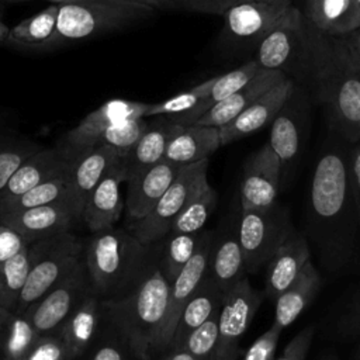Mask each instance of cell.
I'll return each mask as SVG.
<instances>
[{
    "instance_id": "cell-13",
    "label": "cell",
    "mask_w": 360,
    "mask_h": 360,
    "mask_svg": "<svg viewBox=\"0 0 360 360\" xmlns=\"http://www.w3.org/2000/svg\"><path fill=\"white\" fill-rule=\"evenodd\" d=\"M212 243L214 233L211 231H202V236L194 256L170 284L167 311L158 339V352H166L169 349L179 316L184 305L194 295V292L198 290L200 284L208 274Z\"/></svg>"
},
{
    "instance_id": "cell-34",
    "label": "cell",
    "mask_w": 360,
    "mask_h": 360,
    "mask_svg": "<svg viewBox=\"0 0 360 360\" xmlns=\"http://www.w3.org/2000/svg\"><path fill=\"white\" fill-rule=\"evenodd\" d=\"M32 262L31 242L14 257L0 266V305L15 309L20 294L27 283Z\"/></svg>"
},
{
    "instance_id": "cell-27",
    "label": "cell",
    "mask_w": 360,
    "mask_h": 360,
    "mask_svg": "<svg viewBox=\"0 0 360 360\" xmlns=\"http://www.w3.org/2000/svg\"><path fill=\"white\" fill-rule=\"evenodd\" d=\"M101 318L103 300L93 288L72 311L58 332L66 343L73 360L80 359L93 345Z\"/></svg>"
},
{
    "instance_id": "cell-29",
    "label": "cell",
    "mask_w": 360,
    "mask_h": 360,
    "mask_svg": "<svg viewBox=\"0 0 360 360\" xmlns=\"http://www.w3.org/2000/svg\"><path fill=\"white\" fill-rule=\"evenodd\" d=\"M224 300V292L215 284V281L207 274L198 290L184 305L169 349H179L183 346L187 336L208 321L211 316L219 312ZM167 349V350H169Z\"/></svg>"
},
{
    "instance_id": "cell-40",
    "label": "cell",
    "mask_w": 360,
    "mask_h": 360,
    "mask_svg": "<svg viewBox=\"0 0 360 360\" xmlns=\"http://www.w3.org/2000/svg\"><path fill=\"white\" fill-rule=\"evenodd\" d=\"M211 83H212V77L165 101L149 104L145 118L156 117V115H165L172 118V117H177L188 112L191 108H194L198 104V101H201L205 97V94L210 91Z\"/></svg>"
},
{
    "instance_id": "cell-17",
    "label": "cell",
    "mask_w": 360,
    "mask_h": 360,
    "mask_svg": "<svg viewBox=\"0 0 360 360\" xmlns=\"http://www.w3.org/2000/svg\"><path fill=\"white\" fill-rule=\"evenodd\" d=\"M72 152L65 145L41 148L13 173L6 187L0 191V204H4L30 188L69 172Z\"/></svg>"
},
{
    "instance_id": "cell-6",
    "label": "cell",
    "mask_w": 360,
    "mask_h": 360,
    "mask_svg": "<svg viewBox=\"0 0 360 360\" xmlns=\"http://www.w3.org/2000/svg\"><path fill=\"white\" fill-rule=\"evenodd\" d=\"M31 249L30 274L17 302V311L20 312H24L77 266L84 257L86 243L66 231L32 240Z\"/></svg>"
},
{
    "instance_id": "cell-44",
    "label": "cell",
    "mask_w": 360,
    "mask_h": 360,
    "mask_svg": "<svg viewBox=\"0 0 360 360\" xmlns=\"http://www.w3.org/2000/svg\"><path fill=\"white\" fill-rule=\"evenodd\" d=\"M281 332L283 330L280 328L271 323V326L250 345L242 360H274Z\"/></svg>"
},
{
    "instance_id": "cell-48",
    "label": "cell",
    "mask_w": 360,
    "mask_h": 360,
    "mask_svg": "<svg viewBox=\"0 0 360 360\" xmlns=\"http://www.w3.org/2000/svg\"><path fill=\"white\" fill-rule=\"evenodd\" d=\"M129 347L121 340L117 339H105L101 340L91 352L89 360H129Z\"/></svg>"
},
{
    "instance_id": "cell-36",
    "label": "cell",
    "mask_w": 360,
    "mask_h": 360,
    "mask_svg": "<svg viewBox=\"0 0 360 360\" xmlns=\"http://www.w3.org/2000/svg\"><path fill=\"white\" fill-rule=\"evenodd\" d=\"M170 238L162 250L158 255V266L165 276V278L172 284L183 267L190 262L194 256L202 231L200 233H169Z\"/></svg>"
},
{
    "instance_id": "cell-33",
    "label": "cell",
    "mask_w": 360,
    "mask_h": 360,
    "mask_svg": "<svg viewBox=\"0 0 360 360\" xmlns=\"http://www.w3.org/2000/svg\"><path fill=\"white\" fill-rule=\"evenodd\" d=\"M311 22L329 35H346L360 27V11L356 0H322Z\"/></svg>"
},
{
    "instance_id": "cell-1",
    "label": "cell",
    "mask_w": 360,
    "mask_h": 360,
    "mask_svg": "<svg viewBox=\"0 0 360 360\" xmlns=\"http://www.w3.org/2000/svg\"><path fill=\"white\" fill-rule=\"evenodd\" d=\"M332 135L312 173L307 236L322 266L336 271L346 266L354 253L360 218L350 181V148L345 139L333 132Z\"/></svg>"
},
{
    "instance_id": "cell-53",
    "label": "cell",
    "mask_w": 360,
    "mask_h": 360,
    "mask_svg": "<svg viewBox=\"0 0 360 360\" xmlns=\"http://www.w3.org/2000/svg\"><path fill=\"white\" fill-rule=\"evenodd\" d=\"M321 3H322V0H305L302 13L309 21H312L316 17V14L319 11V7H321Z\"/></svg>"
},
{
    "instance_id": "cell-57",
    "label": "cell",
    "mask_w": 360,
    "mask_h": 360,
    "mask_svg": "<svg viewBox=\"0 0 360 360\" xmlns=\"http://www.w3.org/2000/svg\"><path fill=\"white\" fill-rule=\"evenodd\" d=\"M322 360H338L335 356H329V357H325V359H322Z\"/></svg>"
},
{
    "instance_id": "cell-28",
    "label": "cell",
    "mask_w": 360,
    "mask_h": 360,
    "mask_svg": "<svg viewBox=\"0 0 360 360\" xmlns=\"http://www.w3.org/2000/svg\"><path fill=\"white\" fill-rule=\"evenodd\" d=\"M221 145L219 128L204 125H181L170 139L165 160L186 166L208 159Z\"/></svg>"
},
{
    "instance_id": "cell-35",
    "label": "cell",
    "mask_w": 360,
    "mask_h": 360,
    "mask_svg": "<svg viewBox=\"0 0 360 360\" xmlns=\"http://www.w3.org/2000/svg\"><path fill=\"white\" fill-rule=\"evenodd\" d=\"M58 14L59 4H51L38 14L24 18L10 30L7 41L27 46H42L56 28Z\"/></svg>"
},
{
    "instance_id": "cell-22",
    "label": "cell",
    "mask_w": 360,
    "mask_h": 360,
    "mask_svg": "<svg viewBox=\"0 0 360 360\" xmlns=\"http://www.w3.org/2000/svg\"><path fill=\"white\" fill-rule=\"evenodd\" d=\"M70 152L72 159L68 173L70 197L82 214L89 195L107 173L110 166L121 158V155L107 145L70 149Z\"/></svg>"
},
{
    "instance_id": "cell-49",
    "label": "cell",
    "mask_w": 360,
    "mask_h": 360,
    "mask_svg": "<svg viewBox=\"0 0 360 360\" xmlns=\"http://www.w3.org/2000/svg\"><path fill=\"white\" fill-rule=\"evenodd\" d=\"M340 332L347 336L360 333V291L354 295L340 321Z\"/></svg>"
},
{
    "instance_id": "cell-37",
    "label": "cell",
    "mask_w": 360,
    "mask_h": 360,
    "mask_svg": "<svg viewBox=\"0 0 360 360\" xmlns=\"http://www.w3.org/2000/svg\"><path fill=\"white\" fill-rule=\"evenodd\" d=\"M68 173L52 177L46 181L30 188L24 194H21L4 204H0V214L8 212V211H20V210H27V208H32V207L46 205V204L56 202V201H60L65 198H72Z\"/></svg>"
},
{
    "instance_id": "cell-23",
    "label": "cell",
    "mask_w": 360,
    "mask_h": 360,
    "mask_svg": "<svg viewBox=\"0 0 360 360\" xmlns=\"http://www.w3.org/2000/svg\"><path fill=\"white\" fill-rule=\"evenodd\" d=\"M181 167L163 159L148 170L128 179L125 197L128 218L135 222L145 218L174 181Z\"/></svg>"
},
{
    "instance_id": "cell-54",
    "label": "cell",
    "mask_w": 360,
    "mask_h": 360,
    "mask_svg": "<svg viewBox=\"0 0 360 360\" xmlns=\"http://www.w3.org/2000/svg\"><path fill=\"white\" fill-rule=\"evenodd\" d=\"M8 32H10L8 27H7V25L0 20V42H3V41H6V39H7Z\"/></svg>"
},
{
    "instance_id": "cell-30",
    "label": "cell",
    "mask_w": 360,
    "mask_h": 360,
    "mask_svg": "<svg viewBox=\"0 0 360 360\" xmlns=\"http://www.w3.org/2000/svg\"><path fill=\"white\" fill-rule=\"evenodd\" d=\"M322 285L318 269L309 260L294 283L276 298V314L273 325L281 330L291 325L298 315L311 304Z\"/></svg>"
},
{
    "instance_id": "cell-45",
    "label": "cell",
    "mask_w": 360,
    "mask_h": 360,
    "mask_svg": "<svg viewBox=\"0 0 360 360\" xmlns=\"http://www.w3.org/2000/svg\"><path fill=\"white\" fill-rule=\"evenodd\" d=\"M250 1H263V0H169L172 6L183 7L195 13L217 14V15H224L229 8L243 3H250Z\"/></svg>"
},
{
    "instance_id": "cell-31",
    "label": "cell",
    "mask_w": 360,
    "mask_h": 360,
    "mask_svg": "<svg viewBox=\"0 0 360 360\" xmlns=\"http://www.w3.org/2000/svg\"><path fill=\"white\" fill-rule=\"evenodd\" d=\"M259 69H260L259 63L255 59H252L243 63L242 66L236 68L235 70L212 77L210 91L205 94V97L201 101H198V104L194 108H191L188 112L173 117L170 120L180 125L195 124V121L200 120L211 107H214L217 103L226 98L228 96L233 94L239 89H242L257 73Z\"/></svg>"
},
{
    "instance_id": "cell-32",
    "label": "cell",
    "mask_w": 360,
    "mask_h": 360,
    "mask_svg": "<svg viewBox=\"0 0 360 360\" xmlns=\"http://www.w3.org/2000/svg\"><path fill=\"white\" fill-rule=\"evenodd\" d=\"M37 336L24 312L0 305V360H24Z\"/></svg>"
},
{
    "instance_id": "cell-3",
    "label": "cell",
    "mask_w": 360,
    "mask_h": 360,
    "mask_svg": "<svg viewBox=\"0 0 360 360\" xmlns=\"http://www.w3.org/2000/svg\"><path fill=\"white\" fill-rule=\"evenodd\" d=\"M169 291L170 284L162 274L156 257L134 290L103 301V316L139 360H149L158 352Z\"/></svg>"
},
{
    "instance_id": "cell-19",
    "label": "cell",
    "mask_w": 360,
    "mask_h": 360,
    "mask_svg": "<svg viewBox=\"0 0 360 360\" xmlns=\"http://www.w3.org/2000/svg\"><path fill=\"white\" fill-rule=\"evenodd\" d=\"M294 87L295 82L291 77H287L256 98L236 118L219 128L221 145L232 143L270 125L292 93Z\"/></svg>"
},
{
    "instance_id": "cell-10",
    "label": "cell",
    "mask_w": 360,
    "mask_h": 360,
    "mask_svg": "<svg viewBox=\"0 0 360 360\" xmlns=\"http://www.w3.org/2000/svg\"><path fill=\"white\" fill-rule=\"evenodd\" d=\"M307 49V17L297 7L257 45L255 60L260 68L302 77Z\"/></svg>"
},
{
    "instance_id": "cell-58",
    "label": "cell",
    "mask_w": 360,
    "mask_h": 360,
    "mask_svg": "<svg viewBox=\"0 0 360 360\" xmlns=\"http://www.w3.org/2000/svg\"><path fill=\"white\" fill-rule=\"evenodd\" d=\"M356 4H357V8H359V11H360V0H356Z\"/></svg>"
},
{
    "instance_id": "cell-51",
    "label": "cell",
    "mask_w": 360,
    "mask_h": 360,
    "mask_svg": "<svg viewBox=\"0 0 360 360\" xmlns=\"http://www.w3.org/2000/svg\"><path fill=\"white\" fill-rule=\"evenodd\" d=\"M350 51H352V55H353V59L356 62V66L360 72V27L356 28L354 31L343 35Z\"/></svg>"
},
{
    "instance_id": "cell-7",
    "label": "cell",
    "mask_w": 360,
    "mask_h": 360,
    "mask_svg": "<svg viewBox=\"0 0 360 360\" xmlns=\"http://www.w3.org/2000/svg\"><path fill=\"white\" fill-rule=\"evenodd\" d=\"M207 172L208 159L183 166L152 211L145 218L135 222L132 233L146 245H153L169 235L172 224L181 210L194 197L210 187Z\"/></svg>"
},
{
    "instance_id": "cell-24",
    "label": "cell",
    "mask_w": 360,
    "mask_h": 360,
    "mask_svg": "<svg viewBox=\"0 0 360 360\" xmlns=\"http://www.w3.org/2000/svg\"><path fill=\"white\" fill-rule=\"evenodd\" d=\"M287 77L288 76L281 70L260 68L257 73L242 89L211 107L200 120L195 121V125L215 128L226 125L256 98H259L262 94H264Z\"/></svg>"
},
{
    "instance_id": "cell-25",
    "label": "cell",
    "mask_w": 360,
    "mask_h": 360,
    "mask_svg": "<svg viewBox=\"0 0 360 360\" xmlns=\"http://www.w3.org/2000/svg\"><path fill=\"white\" fill-rule=\"evenodd\" d=\"M149 118H152V121H148V127L142 136L131 150L122 156L127 180L162 162L170 139L181 127L165 115Z\"/></svg>"
},
{
    "instance_id": "cell-15",
    "label": "cell",
    "mask_w": 360,
    "mask_h": 360,
    "mask_svg": "<svg viewBox=\"0 0 360 360\" xmlns=\"http://www.w3.org/2000/svg\"><path fill=\"white\" fill-rule=\"evenodd\" d=\"M281 162L267 141L243 163L239 187L240 208L264 210L277 202Z\"/></svg>"
},
{
    "instance_id": "cell-16",
    "label": "cell",
    "mask_w": 360,
    "mask_h": 360,
    "mask_svg": "<svg viewBox=\"0 0 360 360\" xmlns=\"http://www.w3.org/2000/svg\"><path fill=\"white\" fill-rule=\"evenodd\" d=\"M79 219L82 221V214L72 198L0 214L1 222L17 229L28 240L70 231L72 225Z\"/></svg>"
},
{
    "instance_id": "cell-60",
    "label": "cell",
    "mask_w": 360,
    "mask_h": 360,
    "mask_svg": "<svg viewBox=\"0 0 360 360\" xmlns=\"http://www.w3.org/2000/svg\"><path fill=\"white\" fill-rule=\"evenodd\" d=\"M357 359L360 360V349H359V352H357Z\"/></svg>"
},
{
    "instance_id": "cell-9",
    "label": "cell",
    "mask_w": 360,
    "mask_h": 360,
    "mask_svg": "<svg viewBox=\"0 0 360 360\" xmlns=\"http://www.w3.org/2000/svg\"><path fill=\"white\" fill-rule=\"evenodd\" d=\"M93 290L84 257L25 311L38 335L58 333L72 311Z\"/></svg>"
},
{
    "instance_id": "cell-21",
    "label": "cell",
    "mask_w": 360,
    "mask_h": 360,
    "mask_svg": "<svg viewBox=\"0 0 360 360\" xmlns=\"http://www.w3.org/2000/svg\"><path fill=\"white\" fill-rule=\"evenodd\" d=\"M309 260L311 248L308 240L292 226L266 264L263 290L266 298L276 301V298L294 283Z\"/></svg>"
},
{
    "instance_id": "cell-11",
    "label": "cell",
    "mask_w": 360,
    "mask_h": 360,
    "mask_svg": "<svg viewBox=\"0 0 360 360\" xmlns=\"http://www.w3.org/2000/svg\"><path fill=\"white\" fill-rule=\"evenodd\" d=\"M264 298V291L256 290L248 276L224 292L218 314L217 360H239L240 338L250 326Z\"/></svg>"
},
{
    "instance_id": "cell-47",
    "label": "cell",
    "mask_w": 360,
    "mask_h": 360,
    "mask_svg": "<svg viewBox=\"0 0 360 360\" xmlns=\"http://www.w3.org/2000/svg\"><path fill=\"white\" fill-rule=\"evenodd\" d=\"M314 326H307L305 329L300 330L284 347L281 356L276 360H305L314 339Z\"/></svg>"
},
{
    "instance_id": "cell-4",
    "label": "cell",
    "mask_w": 360,
    "mask_h": 360,
    "mask_svg": "<svg viewBox=\"0 0 360 360\" xmlns=\"http://www.w3.org/2000/svg\"><path fill=\"white\" fill-rule=\"evenodd\" d=\"M156 257L152 245L114 226L94 232L84 249L93 288L103 301L134 290Z\"/></svg>"
},
{
    "instance_id": "cell-55",
    "label": "cell",
    "mask_w": 360,
    "mask_h": 360,
    "mask_svg": "<svg viewBox=\"0 0 360 360\" xmlns=\"http://www.w3.org/2000/svg\"><path fill=\"white\" fill-rule=\"evenodd\" d=\"M134 1H138V3H143L146 6H150V7H155V6H162L163 3L169 1V0H134Z\"/></svg>"
},
{
    "instance_id": "cell-59",
    "label": "cell",
    "mask_w": 360,
    "mask_h": 360,
    "mask_svg": "<svg viewBox=\"0 0 360 360\" xmlns=\"http://www.w3.org/2000/svg\"><path fill=\"white\" fill-rule=\"evenodd\" d=\"M0 1H22V0H0Z\"/></svg>"
},
{
    "instance_id": "cell-8",
    "label": "cell",
    "mask_w": 360,
    "mask_h": 360,
    "mask_svg": "<svg viewBox=\"0 0 360 360\" xmlns=\"http://www.w3.org/2000/svg\"><path fill=\"white\" fill-rule=\"evenodd\" d=\"M291 228L288 211L278 202L264 210L240 208L238 236L246 271L256 273L264 267Z\"/></svg>"
},
{
    "instance_id": "cell-2",
    "label": "cell",
    "mask_w": 360,
    "mask_h": 360,
    "mask_svg": "<svg viewBox=\"0 0 360 360\" xmlns=\"http://www.w3.org/2000/svg\"><path fill=\"white\" fill-rule=\"evenodd\" d=\"M323 107L330 131L360 142V72L343 35H329L307 18L302 77Z\"/></svg>"
},
{
    "instance_id": "cell-52",
    "label": "cell",
    "mask_w": 360,
    "mask_h": 360,
    "mask_svg": "<svg viewBox=\"0 0 360 360\" xmlns=\"http://www.w3.org/2000/svg\"><path fill=\"white\" fill-rule=\"evenodd\" d=\"M163 360H198V359H195L186 349L179 347V349H169V350H166V356L163 357Z\"/></svg>"
},
{
    "instance_id": "cell-26",
    "label": "cell",
    "mask_w": 360,
    "mask_h": 360,
    "mask_svg": "<svg viewBox=\"0 0 360 360\" xmlns=\"http://www.w3.org/2000/svg\"><path fill=\"white\" fill-rule=\"evenodd\" d=\"M238 219L218 235H214L208 276L222 292H226L248 276L238 236Z\"/></svg>"
},
{
    "instance_id": "cell-12",
    "label": "cell",
    "mask_w": 360,
    "mask_h": 360,
    "mask_svg": "<svg viewBox=\"0 0 360 360\" xmlns=\"http://www.w3.org/2000/svg\"><path fill=\"white\" fill-rule=\"evenodd\" d=\"M294 8L292 0H263L235 6L222 15L224 28L221 37L231 46L259 45Z\"/></svg>"
},
{
    "instance_id": "cell-46",
    "label": "cell",
    "mask_w": 360,
    "mask_h": 360,
    "mask_svg": "<svg viewBox=\"0 0 360 360\" xmlns=\"http://www.w3.org/2000/svg\"><path fill=\"white\" fill-rule=\"evenodd\" d=\"M30 242L13 226L0 221V266L18 255Z\"/></svg>"
},
{
    "instance_id": "cell-14",
    "label": "cell",
    "mask_w": 360,
    "mask_h": 360,
    "mask_svg": "<svg viewBox=\"0 0 360 360\" xmlns=\"http://www.w3.org/2000/svg\"><path fill=\"white\" fill-rule=\"evenodd\" d=\"M297 86L270 124L269 142L281 162V184L291 177L304 149L307 108Z\"/></svg>"
},
{
    "instance_id": "cell-50",
    "label": "cell",
    "mask_w": 360,
    "mask_h": 360,
    "mask_svg": "<svg viewBox=\"0 0 360 360\" xmlns=\"http://www.w3.org/2000/svg\"><path fill=\"white\" fill-rule=\"evenodd\" d=\"M349 160H350L352 190H353V195H354V201H356L359 218H360V142L352 143V148L349 152Z\"/></svg>"
},
{
    "instance_id": "cell-38",
    "label": "cell",
    "mask_w": 360,
    "mask_h": 360,
    "mask_svg": "<svg viewBox=\"0 0 360 360\" xmlns=\"http://www.w3.org/2000/svg\"><path fill=\"white\" fill-rule=\"evenodd\" d=\"M218 202L217 191L210 186L194 197L176 217L169 233H200Z\"/></svg>"
},
{
    "instance_id": "cell-41",
    "label": "cell",
    "mask_w": 360,
    "mask_h": 360,
    "mask_svg": "<svg viewBox=\"0 0 360 360\" xmlns=\"http://www.w3.org/2000/svg\"><path fill=\"white\" fill-rule=\"evenodd\" d=\"M148 127L146 118H135L121 124H115L103 131L94 145H107L114 148L121 156H125L131 148L138 142ZM93 145V146H94Z\"/></svg>"
},
{
    "instance_id": "cell-42",
    "label": "cell",
    "mask_w": 360,
    "mask_h": 360,
    "mask_svg": "<svg viewBox=\"0 0 360 360\" xmlns=\"http://www.w3.org/2000/svg\"><path fill=\"white\" fill-rule=\"evenodd\" d=\"M219 314V312H218ZM218 314L194 329L183 343V349L198 360H217L218 350Z\"/></svg>"
},
{
    "instance_id": "cell-20",
    "label": "cell",
    "mask_w": 360,
    "mask_h": 360,
    "mask_svg": "<svg viewBox=\"0 0 360 360\" xmlns=\"http://www.w3.org/2000/svg\"><path fill=\"white\" fill-rule=\"evenodd\" d=\"M146 103L112 98L87 114L66 135L62 145L69 149H82L93 146L97 136L107 128L135 118H145L148 111Z\"/></svg>"
},
{
    "instance_id": "cell-61",
    "label": "cell",
    "mask_w": 360,
    "mask_h": 360,
    "mask_svg": "<svg viewBox=\"0 0 360 360\" xmlns=\"http://www.w3.org/2000/svg\"><path fill=\"white\" fill-rule=\"evenodd\" d=\"M0 10H1V6H0Z\"/></svg>"
},
{
    "instance_id": "cell-39",
    "label": "cell",
    "mask_w": 360,
    "mask_h": 360,
    "mask_svg": "<svg viewBox=\"0 0 360 360\" xmlns=\"http://www.w3.org/2000/svg\"><path fill=\"white\" fill-rule=\"evenodd\" d=\"M41 148L32 141L0 135V191L21 163Z\"/></svg>"
},
{
    "instance_id": "cell-56",
    "label": "cell",
    "mask_w": 360,
    "mask_h": 360,
    "mask_svg": "<svg viewBox=\"0 0 360 360\" xmlns=\"http://www.w3.org/2000/svg\"><path fill=\"white\" fill-rule=\"evenodd\" d=\"M48 1H52V3H55V4H65V3L72 1V0H48Z\"/></svg>"
},
{
    "instance_id": "cell-18",
    "label": "cell",
    "mask_w": 360,
    "mask_h": 360,
    "mask_svg": "<svg viewBox=\"0 0 360 360\" xmlns=\"http://www.w3.org/2000/svg\"><path fill=\"white\" fill-rule=\"evenodd\" d=\"M127 183L122 156L118 158L89 195L82 212V221L91 233L114 226L125 210L121 184Z\"/></svg>"
},
{
    "instance_id": "cell-5",
    "label": "cell",
    "mask_w": 360,
    "mask_h": 360,
    "mask_svg": "<svg viewBox=\"0 0 360 360\" xmlns=\"http://www.w3.org/2000/svg\"><path fill=\"white\" fill-rule=\"evenodd\" d=\"M152 13L153 7L134 0H72L59 4L56 28L42 46H63L121 30Z\"/></svg>"
},
{
    "instance_id": "cell-43",
    "label": "cell",
    "mask_w": 360,
    "mask_h": 360,
    "mask_svg": "<svg viewBox=\"0 0 360 360\" xmlns=\"http://www.w3.org/2000/svg\"><path fill=\"white\" fill-rule=\"evenodd\" d=\"M24 360H73L59 333L38 335Z\"/></svg>"
}]
</instances>
